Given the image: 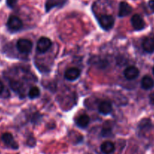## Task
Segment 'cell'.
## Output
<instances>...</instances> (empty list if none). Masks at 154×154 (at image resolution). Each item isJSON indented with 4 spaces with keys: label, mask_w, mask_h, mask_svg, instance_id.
<instances>
[{
    "label": "cell",
    "mask_w": 154,
    "mask_h": 154,
    "mask_svg": "<svg viewBox=\"0 0 154 154\" xmlns=\"http://www.w3.org/2000/svg\"><path fill=\"white\" fill-rule=\"evenodd\" d=\"M101 150L104 154H112L115 151V145L111 141H105L101 145Z\"/></svg>",
    "instance_id": "cell-14"
},
{
    "label": "cell",
    "mask_w": 154,
    "mask_h": 154,
    "mask_svg": "<svg viewBox=\"0 0 154 154\" xmlns=\"http://www.w3.org/2000/svg\"><path fill=\"white\" fill-rule=\"evenodd\" d=\"M81 72L77 68H69L65 72L64 78L68 81H75L79 78Z\"/></svg>",
    "instance_id": "cell-9"
},
{
    "label": "cell",
    "mask_w": 154,
    "mask_h": 154,
    "mask_svg": "<svg viewBox=\"0 0 154 154\" xmlns=\"http://www.w3.org/2000/svg\"><path fill=\"white\" fill-rule=\"evenodd\" d=\"M152 121L149 118L142 119L138 123V129L140 132H146L152 129Z\"/></svg>",
    "instance_id": "cell-13"
},
{
    "label": "cell",
    "mask_w": 154,
    "mask_h": 154,
    "mask_svg": "<svg viewBox=\"0 0 154 154\" xmlns=\"http://www.w3.org/2000/svg\"><path fill=\"white\" fill-rule=\"evenodd\" d=\"M141 87L145 90H152L154 87V80L149 75H145L141 79Z\"/></svg>",
    "instance_id": "cell-12"
},
{
    "label": "cell",
    "mask_w": 154,
    "mask_h": 154,
    "mask_svg": "<svg viewBox=\"0 0 154 154\" xmlns=\"http://www.w3.org/2000/svg\"><path fill=\"white\" fill-rule=\"evenodd\" d=\"M90 122V118L86 114H82L75 119V124L80 128H85Z\"/></svg>",
    "instance_id": "cell-16"
},
{
    "label": "cell",
    "mask_w": 154,
    "mask_h": 154,
    "mask_svg": "<svg viewBox=\"0 0 154 154\" xmlns=\"http://www.w3.org/2000/svg\"><path fill=\"white\" fill-rule=\"evenodd\" d=\"M66 1V0H47L45 3V11L48 12L53 8L63 5Z\"/></svg>",
    "instance_id": "cell-15"
},
{
    "label": "cell",
    "mask_w": 154,
    "mask_h": 154,
    "mask_svg": "<svg viewBox=\"0 0 154 154\" xmlns=\"http://www.w3.org/2000/svg\"><path fill=\"white\" fill-rule=\"evenodd\" d=\"M112 134V126L109 122H106L101 130V135L103 137H108Z\"/></svg>",
    "instance_id": "cell-18"
},
{
    "label": "cell",
    "mask_w": 154,
    "mask_h": 154,
    "mask_svg": "<svg viewBox=\"0 0 154 154\" xmlns=\"http://www.w3.org/2000/svg\"><path fill=\"white\" fill-rule=\"evenodd\" d=\"M1 139L3 141V143L10 148L14 149V150H18V147H19L18 143L15 141L13 135L9 133V132H6V133L3 134L1 137Z\"/></svg>",
    "instance_id": "cell-5"
},
{
    "label": "cell",
    "mask_w": 154,
    "mask_h": 154,
    "mask_svg": "<svg viewBox=\"0 0 154 154\" xmlns=\"http://www.w3.org/2000/svg\"><path fill=\"white\" fill-rule=\"evenodd\" d=\"M112 105L110 102L107 101H103L100 102L98 105V111L104 115H107L112 112Z\"/></svg>",
    "instance_id": "cell-11"
},
{
    "label": "cell",
    "mask_w": 154,
    "mask_h": 154,
    "mask_svg": "<svg viewBox=\"0 0 154 154\" xmlns=\"http://www.w3.org/2000/svg\"><path fill=\"white\" fill-rule=\"evenodd\" d=\"M152 74H153V75H154V66H153V68H152Z\"/></svg>",
    "instance_id": "cell-24"
},
{
    "label": "cell",
    "mask_w": 154,
    "mask_h": 154,
    "mask_svg": "<svg viewBox=\"0 0 154 154\" xmlns=\"http://www.w3.org/2000/svg\"><path fill=\"white\" fill-rule=\"evenodd\" d=\"M132 11V8L126 2H121L119 3V14L118 16L119 17H123L128 16Z\"/></svg>",
    "instance_id": "cell-10"
},
{
    "label": "cell",
    "mask_w": 154,
    "mask_h": 154,
    "mask_svg": "<svg viewBox=\"0 0 154 154\" xmlns=\"http://www.w3.org/2000/svg\"><path fill=\"white\" fill-rule=\"evenodd\" d=\"M131 23L133 28L137 31H140V30L143 29L145 28V26H146L143 19L138 14H135L131 17Z\"/></svg>",
    "instance_id": "cell-6"
},
{
    "label": "cell",
    "mask_w": 154,
    "mask_h": 154,
    "mask_svg": "<svg viewBox=\"0 0 154 154\" xmlns=\"http://www.w3.org/2000/svg\"><path fill=\"white\" fill-rule=\"evenodd\" d=\"M17 2H18V0H6V4L11 8H14V6L16 5Z\"/></svg>",
    "instance_id": "cell-20"
},
{
    "label": "cell",
    "mask_w": 154,
    "mask_h": 154,
    "mask_svg": "<svg viewBox=\"0 0 154 154\" xmlns=\"http://www.w3.org/2000/svg\"><path fill=\"white\" fill-rule=\"evenodd\" d=\"M3 90H4V85H3L2 82L0 81V94L3 92Z\"/></svg>",
    "instance_id": "cell-23"
},
{
    "label": "cell",
    "mask_w": 154,
    "mask_h": 154,
    "mask_svg": "<svg viewBox=\"0 0 154 154\" xmlns=\"http://www.w3.org/2000/svg\"><path fill=\"white\" fill-rule=\"evenodd\" d=\"M7 26L8 29L12 32L19 31L23 27L22 20L18 17L11 15L8 18V20Z\"/></svg>",
    "instance_id": "cell-3"
},
{
    "label": "cell",
    "mask_w": 154,
    "mask_h": 154,
    "mask_svg": "<svg viewBox=\"0 0 154 154\" xmlns=\"http://www.w3.org/2000/svg\"><path fill=\"white\" fill-rule=\"evenodd\" d=\"M9 86L11 88V90L14 91L15 93H18V94H21V92L23 91V85L19 81H15V80H11L9 81Z\"/></svg>",
    "instance_id": "cell-17"
},
{
    "label": "cell",
    "mask_w": 154,
    "mask_h": 154,
    "mask_svg": "<svg viewBox=\"0 0 154 154\" xmlns=\"http://www.w3.org/2000/svg\"><path fill=\"white\" fill-rule=\"evenodd\" d=\"M40 96V90L37 87H33L30 89L28 93V96L30 99H34Z\"/></svg>",
    "instance_id": "cell-19"
},
{
    "label": "cell",
    "mask_w": 154,
    "mask_h": 154,
    "mask_svg": "<svg viewBox=\"0 0 154 154\" xmlns=\"http://www.w3.org/2000/svg\"><path fill=\"white\" fill-rule=\"evenodd\" d=\"M51 45H52L51 41L48 38L42 37L38 41L37 45H36V49H37L38 52H39L40 54H44L50 49Z\"/></svg>",
    "instance_id": "cell-4"
},
{
    "label": "cell",
    "mask_w": 154,
    "mask_h": 154,
    "mask_svg": "<svg viewBox=\"0 0 154 154\" xmlns=\"http://www.w3.org/2000/svg\"><path fill=\"white\" fill-rule=\"evenodd\" d=\"M148 6L150 8V10L154 13V0H149L148 2Z\"/></svg>",
    "instance_id": "cell-22"
},
{
    "label": "cell",
    "mask_w": 154,
    "mask_h": 154,
    "mask_svg": "<svg viewBox=\"0 0 154 154\" xmlns=\"http://www.w3.org/2000/svg\"><path fill=\"white\" fill-rule=\"evenodd\" d=\"M33 48L31 41L26 38H21L17 42V49L21 54H30Z\"/></svg>",
    "instance_id": "cell-2"
},
{
    "label": "cell",
    "mask_w": 154,
    "mask_h": 154,
    "mask_svg": "<svg viewBox=\"0 0 154 154\" xmlns=\"http://www.w3.org/2000/svg\"><path fill=\"white\" fill-rule=\"evenodd\" d=\"M98 23L104 30H110L114 25V18L112 15L102 14L98 17Z\"/></svg>",
    "instance_id": "cell-1"
},
{
    "label": "cell",
    "mask_w": 154,
    "mask_h": 154,
    "mask_svg": "<svg viewBox=\"0 0 154 154\" xmlns=\"http://www.w3.org/2000/svg\"><path fill=\"white\" fill-rule=\"evenodd\" d=\"M149 104L152 105V106H154V92H152V93H151L149 95Z\"/></svg>",
    "instance_id": "cell-21"
},
{
    "label": "cell",
    "mask_w": 154,
    "mask_h": 154,
    "mask_svg": "<svg viewBox=\"0 0 154 154\" xmlns=\"http://www.w3.org/2000/svg\"><path fill=\"white\" fill-rule=\"evenodd\" d=\"M142 48L147 54L154 53V37H146L142 42Z\"/></svg>",
    "instance_id": "cell-7"
},
{
    "label": "cell",
    "mask_w": 154,
    "mask_h": 154,
    "mask_svg": "<svg viewBox=\"0 0 154 154\" xmlns=\"http://www.w3.org/2000/svg\"><path fill=\"white\" fill-rule=\"evenodd\" d=\"M139 74H140V72L135 66H129L124 70V76L127 80H129V81L137 78L139 76Z\"/></svg>",
    "instance_id": "cell-8"
}]
</instances>
